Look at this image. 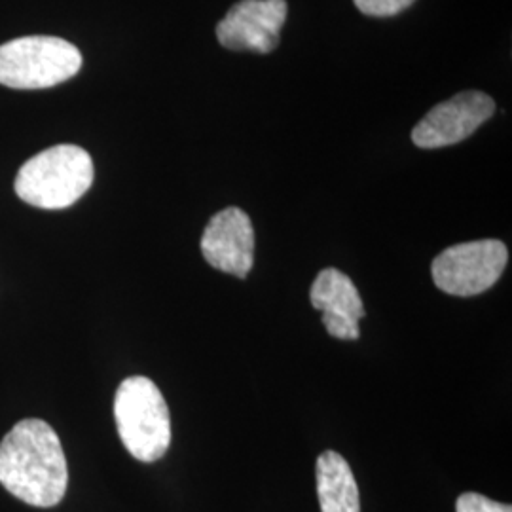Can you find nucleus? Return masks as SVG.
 Returning a JSON list of instances; mask_svg holds the SVG:
<instances>
[{
    "instance_id": "nucleus-4",
    "label": "nucleus",
    "mask_w": 512,
    "mask_h": 512,
    "mask_svg": "<svg viewBox=\"0 0 512 512\" xmlns=\"http://www.w3.org/2000/svg\"><path fill=\"white\" fill-rule=\"evenodd\" d=\"M80 67V50L63 38L23 37L0 46V84L14 90L52 88Z\"/></svg>"
},
{
    "instance_id": "nucleus-10",
    "label": "nucleus",
    "mask_w": 512,
    "mask_h": 512,
    "mask_svg": "<svg viewBox=\"0 0 512 512\" xmlns=\"http://www.w3.org/2000/svg\"><path fill=\"white\" fill-rule=\"evenodd\" d=\"M315 476L321 512H361L357 480L338 452L329 450L317 458Z\"/></svg>"
},
{
    "instance_id": "nucleus-12",
    "label": "nucleus",
    "mask_w": 512,
    "mask_h": 512,
    "mask_svg": "<svg viewBox=\"0 0 512 512\" xmlns=\"http://www.w3.org/2000/svg\"><path fill=\"white\" fill-rule=\"evenodd\" d=\"M456 512H512V507L505 503L492 501L486 495L467 492V494L459 495Z\"/></svg>"
},
{
    "instance_id": "nucleus-7",
    "label": "nucleus",
    "mask_w": 512,
    "mask_h": 512,
    "mask_svg": "<svg viewBox=\"0 0 512 512\" xmlns=\"http://www.w3.org/2000/svg\"><path fill=\"white\" fill-rule=\"evenodd\" d=\"M287 0H239L217 25L220 44L234 52L270 54L279 46Z\"/></svg>"
},
{
    "instance_id": "nucleus-3",
    "label": "nucleus",
    "mask_w": 512,
    "mask_h": 512,
    "mask_svg": "<svg viewBox=\"0 0 512 512\" xmlns=\"http://www.w3.org/2000/svg\"><path fill=\"white\" fill-rule=\"evenodd\" d=\"M114 418L122 444L143 463L164 458L171 444V418L162 391L145 376L124 380L114 397Z\"/></svg>"
},
{
    "instance_id": "nucleus-8",
    "label": "nucleus",
    "mask_w": 512,
    "mask_h": 512,
    "mask_svg": "<svg viewBox=\"0 0 512 512\" xmlns=\"http://www.w3.org/2000/svg\"><path fill=\"white\" fill-rule=\"evenodd\" d=\"M200 247L215 270L243 279L255 262L253 222L239 207H226L209 220Z\"/></svg>"
},
{
    "instance_id": "nucleus-5",
    "label": "nucleus",
    "mask_w": 512,
    "mask_h": 512,
    "mask_svg": "<svg viewBox=\"0 0 512 512\" xmlns=\"http://www.w3.org/2000/svg\"><path fill=\"white\" fill-rule=\"evenodd\" d=\"M509 262L507 245L499 239H478L444 249L431 266L442 293L476 296L492 289Z\"/></svg>"
},
{
    "instance_id": "nucleus-11",
    "label": "nucleus",
    "mask_w": 512,
    "mask_h": 512,
    "mask_svg": "<svg viewBox=\"0 0 512 512\" xmlns=\"http://www.w3.org/2000/svg\"><path fill=\"white\" fill-rule=\"evenodd\" d=\"M355 6L372 18H391L410 8L416 0H353Z\"/></svg>"
},
{
    "instance_id": "nucleus-6",
    "label": "nucleus",
    "mask_w": 512,
    "mask_h": 512,
    "mask_svg": "<svg viewBox=\"0 0 512 512\" xmlns=\"http://www.w3.org/2000/svg\"><path fill=\"white\" fill-rule=\"evenodd\" d=\"M495 101L486 93L461 92L429 110L412 129V141L420 148L458 145L494 116Z\"/></svg>"
},
{
    "instance_id": "nucleus-2",
    "label": "nucleus",
    "mask_w": 512,
    "mask_h": 512,
    "mask_svg": "<svg viewBox=\"0 0 512 512\" xmlns=\"http://www.w3.org/2000/svg\"><path fill=\"white\" fill-rule=\"evenodd\" d=\"M92 183V156L76 145H57L25 162L14 188L33 207L65 209L78 202Z\"/></svg>"
},
{
    "instance_id": "nucleus-9",
    "label": "nucleus",
    "mask_w": 512,
    "mask_h": 512,
    "mask_svg": "<svg viewBox=\"0 0 512 512\" xmlns=\"http://www.w3.org/2000/svg\"><path fill=\"white\" fill-rule=\"evenodd\" d=\"M311 306L323 313V325L332 338L357 340L365 317L363 298L348 275L336 268L321 270L310 291Z\"/></svg>"
},
{
    "instance_id": "nucleus-1",
    "label": "nucleus",
    "mask_w": 512,
    "mask_h": 512,
    "mask_svg": "<svg viewBox=\"0 0 512 512\" xmlns=\"http://www.w3.org/2000/svg\"><path fill=\"white\" fill-rule=\"evenodd\" d=\"M0 484L31 507L48 509L61 503L69 467L61 440L46 421H19L2 439Z\"/></svg>"
}]
</instances>
